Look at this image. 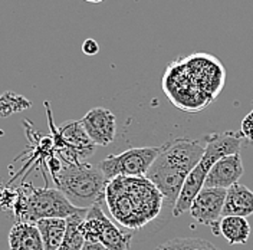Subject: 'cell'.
Returning <instances> with one entry per match:
<instances>
[{"mask_svg":"<svg viewBox=\"0 0 253 250\" xmlns=\"http://www.w3.org/2000/svg\"><path fill=\"white\" fill-rule=\"evenodd\" d=\"M226 69L209 53H191L169 63L161 88L175 108L196 114L207 108L220 94Z\"/></svg>","mask_w":253,"mask_h":250,"instance_id":"cell-1","label":"cell"},{"mask_svg":"<svg viewBox=\"0 0 253 250\" xmlns=\"http://www.w3.org/2000/svg\"><path fill=\"white\" fill-rule=\"evenodd\" d=\"M105 203L117 223L129 230H138L157 219L164 197L145 175H120L107 183Z\"/></svg>","mask_w":253,"mask_h":250,"instance_id":"cell-2","label":"cell"},{"mask_svg":"<svg viewBox=\"0 0 253 250\" xmlns=\"http://www.w3.org/2000/svg\"><path fill=\"white\" fill-rule=\"evenodd\" d=\"M205 147L203 141L184 137L161 145V151L145 177L154 183L164 197V203L170 207L174 208L187 175L205 154Z\"/></svg>","mask_w":253,"mask_h":250,"instance_id":"cell-3","label":"cell"},{"mask_svg":"<svg viewBox=\"0 0 253 250\" xmlns=\"http://www.w3.org/2000/svg\"><path fill=\"white\" fill-rule=\"evenodd\" d=\"M56 188L78 208H89L95 204L105 202V187L108 180L99 170L84 161L66 163L61 160V166L52 174Z\"/></svg>","mask_w":253,"mask_h":250,"instance_id":"cell-4","label":"cell"},{"mask_svg":"<svg viewBox=\"0 0 253 250\" xmlns=\"http://www.w3.org/2000/svg\"><path fill=\"white\" fill-rule=\"evenodd\" d=\"M242 134L239 131H224V132H210L205 137V154L197 163V166L187 175L180 196L173 208L174 217H180L187 213L190 206L199 191L205 187V181L210 168L219 161L221 157L239 154L242 147Z\"/></svg>","mask_w":253,"mask_h":250,"instance_id":"cell-5","label":"cell"},{"mask_svg":"<svg viewBox=\"0 0 253 250\" xmlns=\"http://www.w3.org/2000/svg\"><path fill=\"white\" fill-rule=\"evenodd\" d=\"M86 208H78L68 202L58 188L25 186L17 191L12 213L17 221L36 223L42 219H68Z\"/></svg>","mask_w":253,"mask_h":250,"instance_id":"cell-6","label":"cell"},{"mask_svg":"<svg viewBox=\"0 0 253 250\" xmlns=\"http://www.w3.org/2000/svg\"><path fill=\"white\" fill-rule=\"evenodd\" d=\"M81 232L85 242L101 243L108 250H128L131 248L132 235L115 226V223H112L102 211L101 204H95L88 208L81 224Z\"/></svg>","mask_w":253,"mask_h":250,"instance_id":"cell-7","label":"cell"},{"mask_svg":"<svg viewBox=\"0 0 253 250\" xmlns=\"http://www.w3.org/2000/svg\"><path fill=\"white\" fill-rule=\"evenodd\" d=\"M160 151H161V145L128 148L121 154H111L107 158H104L98 164V167L108 181L120 175L141 177V175H147Z\"/></svg>","mask_w":253,"mask_h":250,"instance_id":"cell-8","label":"cell"},{"mask_svg":"<svg viewBox=\"0 0 253 250\" xmlns=\"http://www.w3.org/2000/svg\"><path fill=\"white\" fill-rule=\"evenodd\" d=\"M224 188L203 187L194 197L190 206L189 213L191 217L200 224L211 226L223 217V206L226 199Z\"/></svg>","mask_w":253,"mask_h":250,"instance_id":"cell-9","label":"cell"},{"mask_svg":"<svg viewBox=\"0 0 253 250\" xmlns=\"http://www.w3.org/2000/svg\"><path fill=\"white\" fill-rule=\"evenodd\" d=\"M81 124L85 128L88 137L92 140L95 145L107 147L117 135V118L115 115L107 108L96 107L88 111L82 120Z\"/></svg>","mask_w":253,"mask_h":250,"instance_id":"cell-10","label":"cell"},{"mask_svg":"<svg viewBox=\"0 0 253 250\" xmlns=\"http://www.w3.org/2000/svg\"><path fill=\"white\" fill-rule=\"evenodd\" d=\"M245 168L240 154H230L221 157L210 168L205 181V187L209 188H230L239 183Z\"/></svg>","mask_w":253,"mask_h":250,"instance_id":"cell-11","label":"cell"},{"mask_svg":"<svg viewBox=\"0 0 253 250\" xmlns=\"http://www.w3.org/2000/svg\"><path fill=\"white\" fill-rule=\"evenodd\" d=\"M53 138H58L65 142L81 161L94 154L95 145L92 140L88 137L85 128L82 126L81 121H72L68 124H63L59 129L52 128Z\"/></svg>","mask_w":253,"mask_h":250,"instance_id":"cell-12","label":"cell"},{"mask_svg":"<svg viewBox=\"0 0 253 250\" xmlns=\"http://www.w3.org/2000/svg\"><path fill=\"white\" fill-rule=\"evenodd\" d=\"M253 214V191L245 184L236 183L226 191L221 216L249 217Z\"/></svg>","mask_w":253,"mask_h":250,"instance_id":"cell-13","label":"cell"},{"mask_svg":"<svg viewBox=\"0 0 253 250\" xmlns=\"http://www.w3.org/2000/svg\"><path fill=\"white\" fill-rule=\"evenodd\" d=\"M10 250H45L41 233L35 223L16 221L9 232Z\"/></svg>","mask_w":253,"mask_h":250,"instance_id":"cell-14","label":"cell"},{"mask_svg":"<svg viewBox=\"0 0 253 250\" xmlns=\"http://www.w3.org/2000/svg\"><path fill=\"white\" fill-rule=\"evenodd\" d=\"M36 227L41 233L43 249L45 250H58L62 243L68 223L66 219H42L38 220Z\"/></svg>","mask_w":253,"mask_h":250,"instance_id":"cell-15","label":"cell"},{"mask_svg":"<svg viewBox=\"0 0 253 250\" xmlns=\"http://www.w3.org/2000/svg\"><path fill=\"white\" fill-rule=\"evenodd\" d=\"M220 236L229 245H246L251 237V224L245 217L226 216L220 219Z\"/></svg>","mask_w":253,"mask_h":250,"instance_id":"cell-16","label":"cell"},{"mask_svg":"<svg viewBox=\"0 0 253 250\" xmlns=\"http://www.w3.org/2000/svg\"><path fill=\"white\" fill-rule=\"evenodd\" d=\"M86 211H88V208L66 219V223H68L66 233H65V237H63L62 243L58 250H82L84 245H85V239L81 232V224L85 219Z\"/></svg>","mask_w":253,"mask_h":250,"instance_id":"cell-17","label":"cell"},{"mask_svg":"<svg viewBox=\"0 0 253 250\" xmlns=\"http://www.w3.org/2000/svg\"><path fill=\"white\" fill-rule=\"evenodd\" d=\"M154 250H220L211 242L199 237H175L161 243Z\"/></svg>","mask_w":253,"mask_h":250,"instance_id":"cell-18","label":"cell"},{"mask_svg":"<svg viewBox=\"0 0 253 250\" xmlns=\"http://www.w3.org/2000/svg\"><path fill=\"white\" fill-rule=\"evenodd\" d=\"M31 107L32 102L23 95L16 94L12 91H6L0 95V115L1 117L13 115L17 112L29 110Z\"/></svg>","mask_w":253,"mask_h":250,"instance_id":"cell-19","label":"cell"},{"mask_svg":"<svg viewBox=\"0 0 253 250\" xmlns=\"http://www.w3.org/2000/svg\"><path fill=\"white\" fill-rule=\"evenodd\" d=\"M239 132L242 134V137L245 140L253 142V110L242 120V123H240V131Z\"/></svg>","mask_w":253,"mask_h":250,"instance_id":"cell-20","label":"cell"},{"mask_svg":"<svg viewBox=\"0 0 253 250\" xmlns=\"http://www.w3.org/2000/svg\"><path fill=\"white\" fill-rule=\"evenodd\" d=\"M82 52L85 53V55H88V56H94L96 55L98 52H99V45H98V42L92 39V38H88V39H85V42L82 43Z\"/></svg>","mask_w":253,"mask_h":250,"instance_id":"cell-21","label":"cell"},{"mask_svg":"<svg viewBox=\"0 0 253 250\" xmlns=\"http://www.w3.org/2000/svg\"><path fill=\"white\" fill-rule=\"evenodd\" d=\"M82 250H108L105 249L101 243H89V242H85Z\"/></svg>","mask_w":253,"mask_h":250,"instance_id":"cell-22","label":"cell"},{"mask_svg":"<svg viewBox=\"0 0 253 250\" xmlns=\"http://www.w3.org/2000/svg\"><path fill=\"white\" fill-rule=\"evenodd\" d=\"M210 229H211V233H213V235L220 236V220L216 221V223H213V224L210 226Z\"/></svg>","mask_w":253,"mask_h":250,"instance_id":"cell-23","label":"cell"},{"mask_svg":"<svg viewBox=\"0 0 253 250\" xmlns=\"http://www.w3.org/2000/svg\"><path fill=\"white\" fill-rule=\"evenodd\" d=\"M85 1H88V3H92V4H99V3H102L104 0H85Z\"/></svg>","mask_w":253,"mask_h":250,"instance_id":"cell-24","label":"cell"},{"mask_svg":"<svg viewBox=\"0 0 253 250\" xmlns=\"http://www.w3.org/2000/svg\"><path fill=\"white\" fill-rule=\"evenodd\" d=\"M252 107H253V102H252Z\"/></svg>","mask_w":253,"mask_h":250,"instance_id":"cell-25","label":"cell"}]
</instances>
